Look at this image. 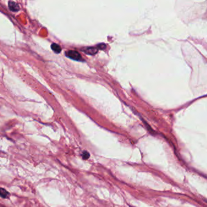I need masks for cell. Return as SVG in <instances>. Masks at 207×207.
Here are the masks:
<instances>
[{
  "instance_id": "2",
  "label": "cell",
  "mask_w": 207,
  "mask_h": 207,
  "mask_svg": "<svg viewBox=\"0 0 207 207\" xmlns=\"http://www.w3.org/2000/svg\"><path fill=\"white\" fill-rule=\"evenodd\" d=\"M83 51L89 55H94L98 52V49L94 47H89L83 49Z\"/></svg>"
},
{
  "instance_id": "3",
  "label": "cell",
  "mask_w": 207,
  "mask_h": 207,
  "mask_svg": "<svg viewBox=\"0 0 207 207\" xmlns=\"http://www.w3.org/2000/svg\"><path fill=\"white\" fill-rule=\"evenodd\" d=\"M9 8L10 10L13 12H17L19 9L18 5L13 1H9Z\"/></svg>"
},
{
  "instance_id": "1",
  "label": "cell",
  "mask_w": 207,
  "mask_h": 207,
  "mask_svg": "<svg viewBox=\"0 0 207 207\" xmlns=\"http://www.w3.org/2000/svg\"><path fill=\"white\" fill-rule=\"evenodd\" d=\"M66 56L68 57L69 58H70L72 60H76V61H81L82 60V57L81 55L77 52L75 51H69L66 52Z\"/></svg>"
},
{
  "instance_id": "6",
  "label": "cell",
  "mask_w": 207,
  "mask_h": 207,
  "mask_svg": "<svg viewBox=\"0 0 207 207\" xmlns=\"http://www.w3.org/2000/svg\"><path fill=\"white\" fill-rule=\"evenodd\" d=\"M81 156L84 160H87L90 157V154L87 151H84L83 152V153L81 154Z\"/></svg>"
},
{
  "instance_id": "7",
  "label": "cell",
  "mask_w": 207,
  "mask_h": 207,
  "mask_svg": "<svg viewBox=\"0 0 207 207\" xmlns=\"http://www.w3.org/2000/svg\"><path fill=\"white\" fill-rule=\"evenodd\" d=\"M98 46H99L100 49H105V47H106V45L104 44H100Z\"/></svg>"
},
{
  "instance_id": "4",
  "label": "cell",
  "mask_w": 207,
  "mask_h": 207,
  "mask_svg": "<svg viewBox=\"0 0 207 207\" xmlns=\"http://www.w3.org/2000/svg\"><path fill=\"white\" fill-rule=\"evenodd\" d=\"M10 196V193L4 188H0V197L4 199H8Z\"/></svg>"
},
{
  "instance_id": "5",
  "label": "cell",
  "mask_w": 207,
  "mask_h": 207,
  "mask_svg": "<svg viewBox=\"0 0 207 207\" xmlns=\"http://www.w3.org/2000/svg\"><path fill=\"white\" fill-rule=\"evenodd\" d=\"M51 48H52V51H54L55 52L57 53H60L61 51V47H60L59 45L57 44H55V43L52 44L51 45Z\"/></svg>"
}]
</instances>
